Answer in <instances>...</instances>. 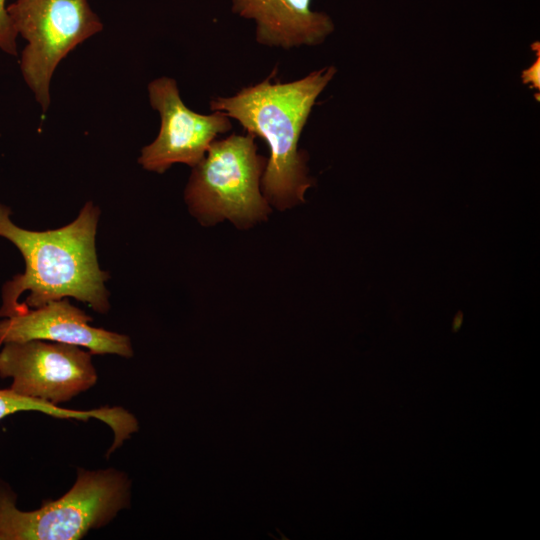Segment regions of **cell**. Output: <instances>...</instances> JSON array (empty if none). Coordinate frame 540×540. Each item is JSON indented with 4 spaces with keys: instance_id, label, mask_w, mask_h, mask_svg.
Wrapping results in <instances>:
<instances>
[{
    "instance_id": "obj_1",
    "label": "cell",
    "mask_w": 540,
    "mask_h": 540,
    "mask_svg": "<svg viewBox=\"0 0 540 540\" xmlns=\"http://www.w3.org/2000/svg\"><path fill=\"white\" fill-rule=\"evenodd\" d=\"M100 210L87 202L70 224L55 230L31 231L16 226L10 209L0 203V236L11 241L25 260V271L2 288L0 317L21 315L30 307L73 297L96 312H108L107 272L100 269L95 236Z\"/></svg>"
},
{
    "instance_id": "obj_2",
    "label": "cell",
    "mask_w": 540,
    "mask_h": 540,
    "mask_svg": "<svg viewBox=\"0 0 540 540\" xmlns=\"http://www.w3.org/2000/svg\"><path fill=\"white\" fill-rule=\"evenodd\" d=\"M274 73L234 96L211 100L210 107L267 142L270 157L261 177L262 194L270 205L285 210L303 201L312 184L298 142L317 97L336 69L324 67L286 83L272 81Z\"/></svg>"
},
{
    "instance_id": "obj_3",
    "label": "cell",
    "mask_w": 540,
    "mask_h": 540,
    "mask_svg": "<svg viewBox=\"0 0 540 540\" xmlns=\"http://www.w3.org/2000/svg\"><path fill=\"white\" fill-rule=\"evenodd\" d=\"M257 148L254 135L232 134L214 141L193 167L185 201L201 224L229 220L248 229L266 220L271 208L260 184L267 158Z\"/></svg>"
},
{
    "instance_id": "obj_4",
    "label": "cell",
    "mask_w": 540,
    "mask_h": 540,
    "mask_svg": "<svg viewBox=\"0 0 540 540\" xmlns=\"http://www.w3.org/2000/svg\"><path fill=\"white\" fill-rule=\"evenodd\" d=\"M131 482L115 469H79L71 489L34 511H21L16 501L5 510V540H78L108 524L130 505Z\"/></svg>"
},
{
    "instance_id": "obj_5",
    "label": "cell",
    "mask_w": 540,
    "mask_h": 540,
    "mask_svg": "<svg viewBox=\"0 0 540 540\" xmlns=\"http://www.w3.org/2000/svg\"><path fill=\"white\" fill-rule=\"evenodd\" d=\"M7 12L17 35L26 40L20 71L45 112L50 82L58 64L103 24L88 0H15Z\"/></svg>"
},
{
    "instance_id": "obj_6",
    "label": "cell",
    "mask_w": 540,
    "mask_h": 540,
    "mask_svg": "<svg viewBox=\"0 0 540 540\" xmlns=\"http://www.w3.org/2000/svg\"><path fill=\"white\" fill-rule=\"evenodd\" d=\"M0 377L12 379L14 392L54 405L71 400L97 381L90 352L40 339L5 343Z\"/></svg>"
},
{
    "instance_id": "obj_7",
    "label": "cell",
    "mask_w": 540,
    "mask_h": 540,
    "mask_svg": "<svg viewBox=\"0 0 540 540\" xmlns=\"http://www.w3.org/2000/svg\"><path fill=\"white\" fill-rule=\"evenodd\" d=\"M148 96L161 118L158 136L142 148L138 159L148 171L164 173L176 163L194 167L216 136L232 128L230 117L222 111L204 115L188 108L173 78L163 76L151 81Z\"/></svg>"
},
{
    "instance_id": "obj_8",
    "label": "cell",
    "mask_w": 540,
    "mask_h": 540,
    "mask_svg": "<svg viewBox=\"0 0 540 540\" xmlns=\"http://www.w3.org/2000/svg\"><path fill=\"white\" fill-rule=\"evenodd\" d=\"M92 318L67 298L0 321V343L40 339L85 347L91 354L131 357L130 338L88 324Z\"/></svg>"
},
{
    "instance_id": "obj_9",
    "label": "cell",
    "mask_w": 540,
    "mask_h": 540,
    "mask_svg": "<svg viewBox=\"0 0 540 540\" xmlns=\"http://www.w3.org/2000/svg\"><path fill=\"white\" fill-rule=\"evenodd\" d=\"M232 12L256 22L261 45L290 49L317 45L334 30L331 18L311 10V0H231Z\"/></svg>"
},
{
    "instance_id": "obj_10",
    "label": "cell",
    "mask_w": 540,
    "mask_h": 540,
    "mask_svg": "<svg viewBox=\"0 0 540 540\" xmlns=\"http://www.w3.org/2000/svg\"><path fill=\"white\" fill-rule=\"evenodd\" d=\"M21 411H37L61 419L87 421L97 419L108 425L114 439L123 440L133 431L135 417L121 407H102L93 410H70L47 402L23 396L12 389H0V420Z\"/></svg>"
},
{
    "instance_id": "obj_11",
    "label": "cell",
    "mask_w": 540,
    "mask_h": 540,
    "mask_svg": "<svg viewBox=\"0 0 540 540\" xmlns=\"http://www.w3.org/2000/svg\"><path fill=\"white\" fill-rule=\"evenodd\" d=\"M17 32L7 12L6 0H0V50L17 56Z\"/></svg>"
},
{
    "instance_id": "obj_12",
    "label": "cell",
    "mask_w": 540,
    "mask_h": 540,
    "mask_svg": "<svg viewBox=\"0 0 540 540\" xmlns=\"http://www.w3.org/2000/svg\"><path fill=\"white\" fill-rule=\"evenodd\" d=\"M524 84H531V87L539 90L540 88V57L539 48L537 50V60L522 73Z\"/></svg>"
}]
</instances>
